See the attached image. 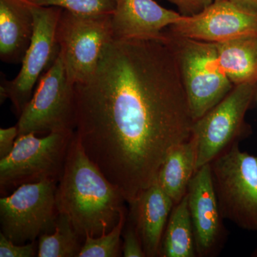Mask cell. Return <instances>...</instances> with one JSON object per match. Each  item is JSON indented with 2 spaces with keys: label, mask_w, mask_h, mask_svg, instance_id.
I'll return each mask as SVG.
<instances>
[{
  "label": "cell",
  "mask_w": 257,
  "mask_h": 257,
  "mask_svg": "<svg viewBox=\"0 0 257 257\" xmlns=\"http://www.w3.org/2000/svg\"><path fill=\"white\" fill-rule=\"evenodd\" d=\"M166 35L113 39L91 78L75 85L74 133L128 204L156 182L169 154L192 135L194 119Z\"/></svg>",
  "instance_id": "cell-1"
},
{
  "label": "cell",
  "mask_w": 257,
  "mask_h": 257,
  "mask_svg": "<svg viewBox=\"0 0 257 257\" xmlns=\"http://www.w3.org/2000/svg\"><path fill=\"white\" fill-rule=\"evenodd\" d=\"M59 213L81 236L111 231L126 210L119 189L88 157L74 133L56 192Z\"/></svg>",
  "instance_id": "cell-2"
},
{
  "label": "cell",
  "mask_w": 257,
  "mask_h": 257,
  "mask_svg": "<svg viewBox=\"0 0 257 257\" xmlns=\"http://www.w3.org/2000/svg\"><path fill=\"white\" fill-rule=\"evenodd\" d=\"M209 165L221 215L257 232V156L235 143Z\"/></svg>",
  "instance_id": "cell-3"
},
{
  "label": "cell",
  "mask_w": 257,
  "mask_h": 257,
  "mask_svg": "<svg viewBox=\"0 0 257 257\" xmlns=\"http://www.w3.org/2000/svg\"><path fill=\"white\" fill-rule=\"evenodd\" d=\"M167 34L196 121L222 100L234 85L219 63L215 44Z\"/></svg>",
  "instance_id": "cell-4"
},
{
  "label": "cell",
  "mask_w": 257,
  "mask_h": 257,
  "mask_svg": "<svg viewBox=\"0 0 257 257\" xmlns=\"http://www.w3.org/2000/svg\"><path fill=\"white\" fill-rule=\"evenodd\" d=\"M19 135L10 155L0 159L1 191L24 184L52 179L59 181L74 131Z\"/></svg>",
  "instance_id": "cell-5"
},
{
  "label": "cell",
  "mask_w": 257,
  "mask_h": 257,
  "mask_svg": "<svg viewBox=\"0 0 257 257\" xmlns=\"http://www.w3.org/2000/svg\"><path fill=\"white\" fill-rule=\"evenodd\" d=\"M256 91L257 83L235 85L222 100L194 121L192 135L197 145L196 170L210 164L250 135L251 128L245 122V116Z\"/></svg>",
  "instance_id": "cell-6"
},
{
  "label": "cell",
  "mask_w": 257,
  "mask_h": 257,
  "mask_svg": "<svg viewBox=\"0 0 257 257\" xmlns=\"http://www.w3.org/2000/svg\"><path fill=\"white\" fill-rule=\"evenodd\" d=\"M57 182L47 179L24 184L0 199L1 233L14 243L35 241L55 227L59 211Z\"/></svg>",
  "instance_id": "cell-7"
},
{
  "label": "cell",
  "mask_w": 257,
  "mask_h": 257,
  "mask_svg": "<svg viewBox=\"0 0 257 257\" xmlns=\"http://www.w3.org/2000/svg\"><path fill=\"white\" fill-rule=\"evenodd\" d=\"M113 39L111 15H79L63 9L57 40L69 82L76 85L90 79L103 49Z\"/></svg>",
  "instance_id": "cell-8"
},
{
  "label": "cell",
  "mask_w": 257,
  "mask_h": 257,
  "mask_svg": "<svg viewBox=\"0 0 257 257\" xmlns=\"http://www.w3.org/2000/svg\"><path fill=\"white\" fill-rule=\"evenodd\" d=\"M17 125L18 136L74 131L75 85L69 81L60 53L40 77Z\"/></svg>",
  "instance_id": "cell-9"
},
{
  "label": "cell",
  "mask_w": 257,
  "mask_h": 257,
  "mask_svg": "<svg viewBox=\"0 0 257 257\" xmlns=\"http://www.w3.org/2000/svg\"><path fill=\"white\" fill-rule=\"evenodd\" d=\"M30 8L34 16L31 43L17 77L13 80L3 79L0 88L2 101L10 99L19 116L31 99L37 80L44 71L48 70L60 54L57 28L63 9L32 3Z\"/></svg>",
  "instance_id": "cell-10"
},
{
  "label": "cell",
  "mask_w": 257,
  "mask_h": 257,
  "mask_svg": "<svg viewBox=\"0 0 257 257\" xmlns=\"http://www.w3.org/2000/svg\"><path fill=\"white\" fill-rule=\"evenodd\" d=\"M174 36L220 43L244 36H257V13L240 9L229 0L214 1L201 13L184 16L169 27Z\"/></svg>",
  "instance_id": "cell-11"
},
{
  "label": "cell",
  "mask_w": 257,
  "mask_h": 257,
  "mask_svg": "<svg viewBox=\"0 0 257 257\" xmlns=\"http://www.w3.org/2000/svg\"><path fill=\"white\" fill-rule=\"evenodd\" d=\"M187 195L197 256H216L224 246L227 231L214 192L209 164L196 171Z\"/></svg>",
  "instance_id": "cell-12"
},
{
  "label": "cell",
  "mask_w": 257,
  "mask_h": 257,
  "mask_svg": "<svg viewBox=\"0 0 257 257\" xmlns=\"http://www.w3.org/2000/svg\"><path fill=\"white\" fill-rule=\"evenodd\" d=\"M182 15L166 9L154 0H116L111 15L114 40H163L166 28Z\"/></svg>",
  "instance_id": "cell-13"
},
{
  "label": "cell",
  "mask_w": 257,
  "mask_h": 257,
  "mask_svg": "<svg viewBox=\"0 0 257 257\" xmlns=\"http://www.w3.org/2000/svg\"><path fill=\"white\" fill-rule=\"evenodd\" d=\"M130 206V219L138 231L146 256H159L161 242L175 203L155 182L144 189Z\"/></svg>",
  "instance_id": "cell-14"
},
{
  "label": "cell",
  "mask_w": 257,
  "mask_h": 257,
  "mask_svg": "<svg viewBox=\"0 0 257 257\" xmlns=\"http://www.w3.org/2000/svg\"><path fill=\"white\" fill-rule=\"evenodd\" d=\"M34 16L27 0H0V58L23 62L33 35Z\"/></svg>",
  "instance_id": "cell-15"
},
{
  "label": "cell",
  "mask_w": 257,
  "mask_h": 257,
  "mask_svg": "<svg viewBox=\"0 0 257 257\" xmlns=\"http://www.w3.org/2000/svg\"><path fill=\"white\" fill-rule=\"evenodd\" d=\"M197 145L194 136L176 147L164 161L156 182L175 204L187 193L189 182L195 173Z\"/></svg>",
  "instance_id": "cell-16"
},
{
  "label": "cell",
  "mask_w": 257,
  "mask_h": 257,
  "mask_svg": "<svg viewBox=\"0 0 257 257\" xmlns=\"http://www.w3.org/2000/svg\"><path fill=\"white\" fill-rule=\"evenodd\" d=\"M223 70L234 85L257 83V36L215 44Z\"/></svg>",
  "instance_id": "cell-17"
},
{
  "label": "cell",
  "mask_w": 257,
  "mask_h": 257,
  "mask_svg": "<svg viewBox=\"0 0 257 257\" xmlns=\"http://www.w3.org/2000/svg\"><path fill=\"white\" fill-rule=\"evenodd\" d=\"M197 256L195 240L185 197L175 204L171 211L161 242V257H194Z\"/></svg>",
  "instance_id": "cell-18"
},
{
  "label": "cell",
  "mask_w": 257,
  "mask_h": 257,
  "mask_svg": "<svg viewBox=\"0 0 257 257\" xmlns=\"http://www.w3.org/2000/svg\"><path fill=\"white\" fill-rule=\"evenodd\" d=\"M80 236L74 229L69 218L60 213L54 231L40 236L37 256H78L82 248L79 243Z\"/></svg>",
  "instance_id": "cell-19"
},
{
  "label": "cell",
  "mask_w": 257,
  "mask_h": 257,
  "mask_svg": "<svg viewBox=\"0 0 257 257\" xmlns=\"http://www.w3.org/2000/svg\"><path fill=\"white\" fill-rule=\"evenodd\" d=\"M126 210L123 211L119 221L111 231L100 236L86 235L78 257H117L121 254V236L126 225Z\"/></svg>",
  "instance_id": "cell-20"
},
{
  "label": "cell",
  "mask_w": 257,
  "mask_h": 257,
  "mask_svg": "<svg viewBox=\"0 0 257 257\" xmlns=\"http://www.w3.org/2000/svg\"><path fill=\"white\" fill-rule=\"evenodd\" d=\"M39 6L58 7L79 15H112L116 0H27Z\"/></svg>",
  "instance_id": "cell-21"
},
{
  "label": "cell",
  "mask_w": 257,
  "mask_h": 257,
  "mask_svg": "<svg viewBox=\"0 0 257 257\" xmlns=\"http://www.w3.org/2000/svg\"><path fill=\"white\" fill-rule=\"evenodd\" d=\"M37 254L35 241L16 243L0 232V257H33Z\"/></svg>",
  "instance_id": "cell-22"
},
{
  "label": "cell",
  "mask_w": 257,
  "mask_h": 257,
  "mask_svg": "<svg viewBox=\"0 0 257 257\" xmlns=\"http://www.w3.org/2000/svg\"><path fill=\"white\" fill-rule=\"evenodd\" d=\"M121 251L123 256L124 257L146 256L141 239L132 220L126 226L124 233V241Z\"/></svg>",
  "instance_id": "cell-23"
},
{
  "label": "cell",
  "mask_w": 257,
  "mask_h": 257,
  "mask_svg": "<svg viewBox=\"0 0 257 257\" xmlns=\"http://www.w3.org/2000/svg\"><path fill=\"white\" fill-rule=\"evenodd\" d=\"M178 8L179 13L184 16H192L201 13L214 3V0H168Z\"/></svg>",
  "instance_id": "cell-24"
},
{
  "label": "cell",
  "mask_w": 257,
  "mask_h": 257,
  "mask_svg": "<svg viewBox=\"0 0 257 257\" xmlns=\"http://www.w3.org/2000/svg\"><path fill=\"white\" fill-rule=\"evenodd\" d=\"M18 125L12 127L0 130V159L5 158L10 155L15 147L18 137Z\"/></svg>",
  "instance_id": "cell-25"
},
{
  "label": "cell",
  "mask_w": 257,
  "mask_h": 257,
  "mask_svg": "<svg viewBox=\"0 0 257 257\" xmlns=\"http://www.w3.org/2000/svg\"><path fill=\"white\" fill-rule=\"evenodd\" d=\"M240 9L251 13H257V0H229Z\"/></svg>",
  "instance_id": "cell-26"
},
{
  "label": "cell",
  "mask_w": 257,
  "mask_h": 257,
  "mask_svg": "<svg viewBox=\"0 0 257 257\" xmlns=\"http://www.w3.org/2000/svg\"><path fill=\"white\" fill-rule=\"evenodd\" d=\"M256 100H257V91H256Z\"/></svg>",
  "instance_id": "cell-27"
},
{
  "label": "cell",
  "mask_w": 257,
  "mask_h": 257,
  "mask_svg": "<svg viewBox=\"0 0 257 257\" xmlns=\"http://www.w3.org/2000/svg\"><path fill=\"white\" fill-rule=\"evenodd\" d=\"M214 1H219V0H214Z\"/></svg>",
  "instance_id": "cell-28"
}]
</instances>
